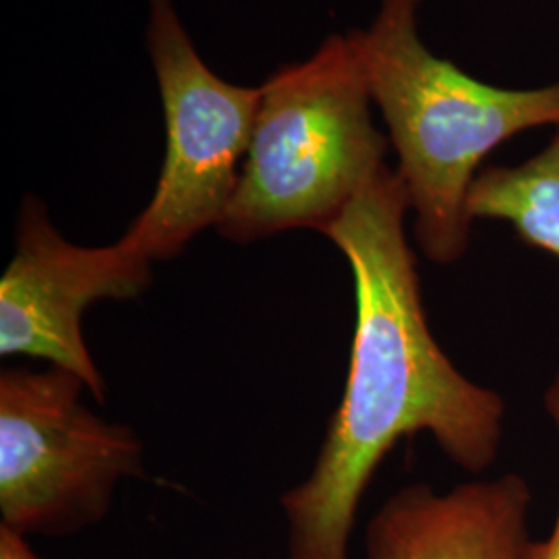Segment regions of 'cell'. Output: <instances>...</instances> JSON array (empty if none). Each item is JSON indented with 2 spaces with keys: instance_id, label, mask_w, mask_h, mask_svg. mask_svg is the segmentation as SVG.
<instances>
[{
  "instance_id": "obj_7",
  "label": "cell",
  "mask_w": 559,
  "mask_h": 559,
  "mask_svg": "<svg viewBox=\"0 0 559 559\" xmlns=\"http://www.w3.org/2000/svg\"><path fill=\"white\" fill-rule=\"evenodd\" d=\"M531 489L519 475L475 480L438 493L400 489L369 520L367 559H528Z\"/></svg>"
},
{
  "instance_id": "obj_3",
  "label": "cell",
  "mask_w": 559,
  "mask_h": 559,
  "mask_svg": "<svg viewBox=\"0 0 559 559\" xmlns=\"http://www.w3.org/2000/svg\"><path fill=\"white\" fill-rule=\"evenodd\" d=\"M371 90L355 32L330 36L261 85L253 140L218 224L253 242L295 228L323 233L385 168L388 140L371 119Z\"/></svg>"
},
{
  "instance_id": "obj_4",
  "label": "cell",
  "mask_w": 559,
  "mask_h": 559,
  "mask_svg": "<svg viewBox=\"0 0 559 559\" xmlns=\"http://www.w3.org/2000/svg\"><path fill=\"white\" fill-rule=\"evenodd\" d=\"M78 376L48 367L0 373V516L23 537H64L100 522L143 445L92 413Z\"/></svg>"
},
{
  "instance_id": "obj_6",
  "label": "cell",
  "mask_w": 559,
  "mask_h": 559,
  "mask_svg": "<svg viewBox=\"0 0 559 559\" xmlns=\"http://www.w3.org/2000/svg\"><path fill=\"white\" fill-rule=\"evenodd\" d=\"M152 260L120 237L108 247H80L48 221L40 200L23 201L17 249L0 280V355L48 360L78 376L104 402L106 383L92 359L81 318L98 300L140 297Z\"/></svg>"
},
{
  "instance_id": "obj_10",
  "label": "cell",
  "mask_w": 559,
  "mask_h": 559,
  "mask_svg": "<svg viewBox=\"0 0 559 559\" xmlns=\"http://www.w3.org/2000/svg\"><path fill=\"white\" fill-rule=\"evenodd\" d=\"M0 559H41L32 545L27 543V539L7 528V526H0Z\"/></svg>"
},
{
  "instance_id": "obj_2",
  "label": "cell",
  "mask_w": 559,
  "mask_h": 559,
  "mask_svg": "<svg viewBox=\"0 0 559 559\" xmlns=\"http://www.w3.org/2000/svg\"><path fill=\"white\" fill-rule=\"evenodd\" d=\"M419 4L381 0L371 27L355 38L399 154L420 251L448 265L468 247V193L480 162L519 133L559 127V83L508 90L466 75L420 40Z\"/></svg>"
},
{
  "instance_id": "obj_9",
  "label": "cell",
  "mask_w": 559,
  "mask_h": 559,
  "mask_svg": "<svg viewBox=\"0 0 559 559\" xmlns=\"http://www.w3.org/2000/svg\"><path fill=\"white\" fill-rule=\"evenodd\" d=\"M545 408L554 420L559 436V376L549 385V390L545 394ZM528 559H559V510L558 519H556V524H554L549 537L543 540H533Z\"/></svg>"
},
{
  "instance_id": "obj_1",
  "label": "cell",
  "mask_w": 559,
  "mask_h": 559,
  "mask_svg": "<svg viewBox=\"0 0 559 559\" xmlns=\"http://www.w3.org/2000/svg\"><path fill=\"white\" fill-rule=\"evenodd\" d=\"M408 212L399 170L385 166L321 233L350 265L357 325L320 456L280 500L288 559H348L362 493L400 438L427 431L471 473L498 456L503 400L466 380L433 338L404 230Z\"/></svg>"
},
{
  "instance_id": "obj_8",
  "label": "cell",
  "mask_w": 559,
  "mask_h": 559,
  "mask_svg": "<svg viewBox=\"0 0 559 559\" xmlns=\"http://www.w3.org/2000/svg\"><path fill=\"white\" fill-rule=\"evenodd\" d=\"M468 216L508 222L524 242L559 260V127L531 160L479 173L468 193Z\"/></svg>"
},
{
  "instance_id": "obj_5",
  "label": "cell",
  "mask_w": 559,
  "mask_h": 559,
  "mask_svg": "<svg viewBox=\"0 0 559 559\" xmlns=\"http://www.w3.org/2000/svg\"><path fill=\"white\" fill-rule=\"evenodd\" d=\"M147 46L166 120V158L154 198L127 240L147 260H170L221 224L247 158L261 87L221 80L201 60L173 0H152Z\"/></svg>"
}]
</instances>
